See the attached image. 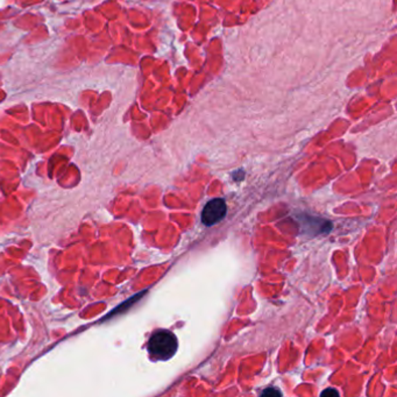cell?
<instances>
[{"label": "cell", "mask_w": 397, "mask_h": 397, "mask_svg": "<svg viewBox=\"0 0 397 397\" xmlns=\"http://www.w3.org/2000/svg\"><path fill=\"white\" fill-rule=\"evenodd\" d=\"M178 350V339L171 332L158 331L151 335L148 343V351L151 358L168 360Z\"/></svg>", "instance_id": "1"}, {"label": "cell", "mask_w": 397, "mask_h": 397, "mask_svg": "<svg viewBox=\"0 0 397 397\" xmlns=\"http://www.w3.org/2000/svg\"><path fill=\"white\" fill-rule=\"evenodd\" d=\"M226 203L223 200H210L204 207L202 212V221L207 226H211L214 224L219 223L224 217L226 216Z\"/></svg>", "instance_id": "2"}, {"label": "cell", "mask_w": 397, "mask_h": 397, "mask_svg": "<svg viewBox=\"0 0 397 397\" xmlns=\"http://www.w3.org/2000/svg\"><path fill=\"white\" fill-rule=\"evenodd\" d=\"M270 395H279V396H281V393H280L277 389H272V388L266 389V391L263 393V396H270Z\"/></svg>", "instance_id": "3"}, {"label": "cell", "mask_w": 397, "mask_h": 397, "mask_svg": "<svg viewBox=\"0 0 397 397\" xmlns=\"http://www.w3.org/2000/svg\"><path fill=\"white\" fill-rule=\"evenodd\" d=\"M326 394L338 395V391H335V389H326V391H323L322 395Z\"/></svg>", "instance_id": "4"}]
</instances>
